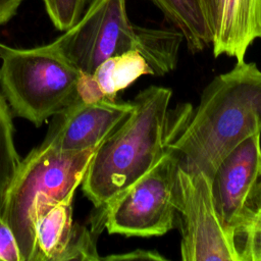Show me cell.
<instances>
[{"mask_svg": "<svg viewBox=\"0 0 261 261\" xmlns=\"http://www.w3.org/2000/svg\"><path fill=\"white\" fill-rule=\"evenodd\" d=\"M171 96L161 86L140 91L132 113L98 146L81 184L95 208L104 207L172 150L193 107L170 108Z\"/></svg>", "mask_w": 261, "mask_h": 261, "instance_id": "1", "label": "cell"}, {"mask_svg": "<svg viewBox=\"0 0 261 261\" xmlns=\"http://www.w3.org/2000/svg\"><path fill=\"white\" fill-rule=\"evenodd\" d=\"M256 134H261V70L243 60L206 86L171 149L181 168L212 177L222 159Z\"/></svg>", "mask_w": 261, "mask_h": 261, "instance_id": "2", "label": "cell"}, {"mask_svg": "<svg viewBox=\"0 0 261 261\" xmlns=\"http://www.w3.org/2000/svg\"><path fill=\"white\" fill-rule=\"evenodd\" d=\"M97 148L65 151L41 143L21 159L1 212L14 234L21 261L35 258L33 225L37 211L73 201Z\"/></svg>", "mask_w": 261, "mask_h": 261, "instance_id": "3", "label": "cell"}, {"mask_svg": "<svg viewBox=\"0 0 261 261\" xmlns=\"http://www.w3.org/2000/svg\"><path fill=\"white\" fill-rule=\"evenodd\" d=\"M0 89L11 111L36 126L77 99L81 71L50 43L13 48L0 43Z\"/></svg>", "mask_w": 261, "mask_h": 261, "instance_id": "4", "label": "cell"}, {"mask_svg": "<svg viewBox=\"0 0 261 261\" xmlns=\"http://www.w3.org/2000/svg\"><path fill=\"white\" fill-rule=\"evenodd\" d=\"M179 157L165 154L150 170L99 208L98 228L125 237H160L173 228Z\"/></svg>", "mask_w": 261, "mask_h": 261, "instance_id": "5", "label": "cell"}, {"mask_svg": "<svg viewBox=\"0 0 261 261\" xmlns=\"http://www.w3.org/2000/svg\"><path fill=\"white\" fill-rule=\"evenodd\" d=\"M141 44L142 27L130 22L126 0H91L80 19L50 43L85 73L110 57L140 51Z\"/></svg>", "mask_w": 261, "mask_h": 261, "instance_id": "6", "label": "cell"}, {"mask_svg": "<svg viewBox=\"0 0 261 261\" xmlns=\"http://www.w3.org/2000/svg\"><path fill=\"white\" fill-rule=\"evenodd\" d=\"M176 213L182 261H240L233 233L216 211L208 174L178 167Z\"/></svg>", "mask_w": 261, "mask_h": 261, "instance_id": "7", "label": "cell"}, {"mask_svg": "<svg viewBox=\"0 0 261 261\" xmlns=\"http://www.w3.org/2000/svg\"><path fill=\"white\" fill-rule=\"evenodd\" d=\"M261 175L260 134L237 145L219 163L211 177L212 195L218 216L232 233L256 214Z\"/></svg>", "mask_w": 261, "mask_h": 261, "instance_id": "8", "label": "cell"}, {"mask_svg": "<svg viewBox=\"0 0 261 261\" xmlns=\"http://www.w3.org/2000/svg\"><path fill=\"white\" fill-rule=\"evenodd\" d=\"M130 101L74 100L52 116L42 143L65 151L97 148L132 113Z\"/></svg>", "mask_w": 261, "mask_h": 261, "instance_id": "9", "label": "cell"}, {"mask_svg": "<svg viewBox=\"0 0 261 261\" xmlns=\"http://www.w3.org/2000/svg\"><path fill=\"white\" fill-rule=\"evenodd\" d=\"M256 39H261V0H217L212 25L213 55L243 61Z\"/></svg>", "mask_w": 261, "mask_h": 261, "instance_id": "10", "label": "cell"}, {"mask_svg": "<svg viewBox=\"0 0 261 261\" xmlns=\"http://www.w3.org/2000/svg\"><path fill=\"white\" fill-rule=\"evenodd\" d=\"M72 202L39 209L34 218V261H61L73 232Z\"/></svg>", "mask_w": 261, "mask_h": 261, "instance_id": "11", "label": "cell"}, {"mask_svg": "<svg viewBox=\"0 0 261 261\" xmlns=\"http://www.w3.org/2000/svg\"><path fill=\"white\" fill-rule=\"evenodd\" d=\"M178 30L193 53L212 44V31L200 0H151Z\"/></svg>", "mask_w": 261, "mask_h": 261, "instance_id": "12", "label": "cell"}, {"mask_svg": "<svg viewBox=\"0 0 261 261\" xmlns=\"http://www.w3.org/2000/svg\"><path fill=\"white\" fill-rule=\"evenodd\" d=\"M105 99L116 100L117 94L142 75H153L147 60L138 50H129L100 63L91 73Z\"/></svg>", "mask_w": 261, "mask_h": 261, "instance_id": "13", "label": "cell"}, {"mask_svg": "<svg viewBox=\"0 0 261 261\" xmlns=\"http://www.w3.org/2000/svg\"><path fill=\"white\" fill-rule=\"evenodd\" d=\"M21 158L14 144L11 109L0 92V216L8 189L16 174Z\"/></svg>", "mask_w": 261, "mask_h": 261, "instance_id": "14", "label": "cell"}, {"mask_svg": "<svg viewBox=\"0 0 261 261\" xmlns=\"http://www.w3.org/2000/svg\"><path fill=\"white\" fill-rule=\"evenodd\" d=\"M233 237L240 261H261V210Z\"/></svg>", "mask_w": 261, "mask_h": 261, "instance_id": "15", "label": "cell"}, {"mask_svg": "<svg viewBox=\"0 0 261 261\" xmlns=\"http://www.w3.org/2000/svg\"><path fill=\"white\" fill-rule=\"evenodd\" d=\"M91 0H43L46 12L54 27L64 32L82 16Z\"/></svg>", "mask_w": 261, "mask_h": 261, "instance_id": "16", "label": "cell"}, {"mask_svg": "<svg viewBox=\"0 0 261 261\" xmlns=\"http://www.w3.org/2000/svg\"><path fill=\"white\" fill-rule=\"evenodd\" d=\"M94 230L74 222L73 232L69 244L62 256L61 261L80 260V261H98L99 256L96 247V238Z\"/></svg>", "mask_w": 261, "mask_h": 261, "instance_id": "17", "label": "cell"}, {"mask_svg": "<svg viewBox=\"0 0 261 261\" xmlns=\"http://www.w3.org/2000/svg\"><path fill=\"white\" fill-rule=\"evenodd\" d=\"M0 261H21L19 249L9 225L0 216Z\"/></svg>", "mask_w": 261, "mask_h": 261, "instance_id": "18", "label": "cell"}, {"mask_svg": "<svg viewBox=\"0 0 261 261\" xmlns=\"http://www.w3.org/2000/svg\"><path fill=\"white\" fill-rule=\"evenodd\" d=\"M101 260H112V261H124V260H155V261H165L166 258L162 256L156 250H145V249H136L127 253L112 254L105 257H102Z\"/></svg>", "mask_w": 261, "mask_h": 261, "instance_id": "19", "label": "cell"}, {"mask_svg": "<svg viewBox=\"0 0 261 261\" xmlns=\"http://www.w3.org/2000/svg\"><path fill=\"white\" fill-rule=\"evenodd\" d=\"M22 1L23 0H0V25L11 19Z\"/></svg>", "mask_w": 261, "mask_h": 261, "instance_id": "20", "label": "cell"}, {"mask_svg": "<svg viewBox=\"0 0 261 261\" xmlns=\"http://www.w3.org/2000/svg\"><path fill=\"white\" fill-rule=\"evenodd\" d=\"M202 8L204 10V13L206 15V18L209 22V25L212 31V25L215 18V12H216V3L217 0H200Z\"/></svg>", "mask_w": 261, "mask_h": 261, "instance_id": "21", "label": "cell"}, {"mask_svg": "<svg viewBox=\"0 0 261 261\" xmlns=\"http://www.w3.org/2000/svg\"><path fill=\"white\" fill-rule=\"evenodd\" d=\"M261 210V175L258 184V191H257V199H256V213Z\"/></svg>", "mask_w": 261, "mask_h": 261, "instance_id": "22", "label": "cell"}]
</instances>
